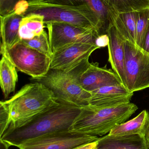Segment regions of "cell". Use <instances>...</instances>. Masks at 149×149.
Returning <instances> with one entry per match:
<instances>
[{"mask_svg":"<svg viewBox=\"0 0 149 149\" xmlns=\"http://www.w3.org/2000/svg\"><path fill=\"white\" fill-rule=\"evenodd\" d=\"M81 107L58 100L50 107L17 127L9 126L0 139L18 147L27 141L57 131L70 130Z\"/></svg>","mask_w":149,"mask_h":149,"instance_id":"obj_1","label":"cell"},{"mask_svg":"<svg viewBox=\"0 0 149 149\" xmlns=\"http://www.w3.org/2000/svg\"><path fill=\"white\" fill-rule=\"evenodd\" d=\"M137 109L138 107L131 102L111 107L83 106L70 131L103 136L116 125L125 122Z\"/></svg>","mask_w":149,"mask_h":149,"instance_id":"obj_2","label":"cell"},{"mask_svg":"<svg viewBox=\"0 0 149 149\" xmlns=\"http://www.w3.org/2000/svg\"><path fill=\"white\" fill-rule=\"evenodd\" d=\"M24 17L32 14L43 16L45 24L64 22L94 32L99 36L106 34L97 16L87 6L71 7L47 2L45 0H29Z\"/></svg>","mask_w":149,"mask_h":149,"instance_id":"obj_3","label":"cell"},{"mask_svg":"<svg viewBox=\"0 0 149 149\" xmlns=\"http://www.w3.org/2000/svg\"><path fill=\"white\" fill-rule=\"evenodd\" d=\"M51 90L37 81L23 86L9 100L4 101L9 110L11 123L17 127L50 107L57 100Z\"/></svg>","mask_w":149,"mask_h":149,"instance_id":"obj_4","label":"cell"},{"mask_svg":"<svg viewBox=\"0 0 149 149\" xmlns=\"http://www.w3.org/2000/svg\"><path fill=\"white\" fill-rule=\"evenodd\" d=\"M89 58L66 70L50 69L43 77L31 79L43 84L51 90L58 100L82 107L89 104L91 93L80 86L79 78L90 65Z\"/></svg>","mask_w":149,"mask_h":149,"instance_id":"obj_5","label":"cell"},{"mask_svg":"<svg viewBox=\"0 0 149 149\" xmlns=\"http://www.w3.org/2000/svg\"><path fill=\"white\" fill-rule=\"evenodd\" d=\"M125 54L126 87L132 93L149 88V52L125 41Z\"/></svg>","mask_w":149,"mask_h":149,"instance_id":"obj_6","label":"cell"},{"mask_svg":"<svg viewBox=\"0 0 149 149\" xmlns=\"http://www.w3.org/2000/svg\"><path fill=\"white\" fill-rule=\"evenodd\" d=\"M6 52L17 69L29 75L31 79L43 77L50 69L51 58L21 42Z\"/></svg>","mask_w":149,"mask_h":149,"instance_id":"obj_7","label":"cell"},{"mask_svg":"<svg viewBox=\"0 0 149 149\" xmlns=\"http://www.w3.org/2000/svg\"><path fill=\"white\" fill-rule=\"evenodd\" d=\"M97 136L70 130L57 131L29 140L19 149H74L96 141Z\"/></svg>","mask_w":149,"mask_h":149,"instance_id":"obj_8","label":"cell"},{"mask_svg":"<svg viewBox=\"0 0 149 149\" xmlns=\"http://www.w3.org/2000/svg\"><path fill=\"white\" fill-rule=\"evenodd\" d=\"M45 24L52 55L59 50L74 44L95 43L98 36L93 31L66 23L50 22Z\"/></svg>","mask_w":149,"mask_h":149,"instance_id":"obj_9","label":"cell"},{"mask_svg":"<svg viewBox=\"0 0 149 149\" xmlns=\"http://www.w3.org/2000/svg\"><path fill=\"white\" fill-rule=\"evenodd\" d=\"M99 49L95 43H78L68 45L52 54L50 69L69 70L89 58L92 53Z\"/></svg>","mask_w":149,"mask_h":149,"instance_id":"obj_10","label":"cell"},{"mask_svg":"<svg viewBox=\"0 0 149 149\" xmlns=\"http://www.w3.org/2000/svg\"><path fill=\"white\" fill-rule=\"evenodd\" d=\"M79 82L81 87L90 93L102 87L123 85L113 71L108 69L106 65L100 67L97 63H90L80 75Z\"/></svg>","mask_w":149,"mask_h":149,"instance_id":"obj_11","label":"cell"},{"mask_svg":"<svg viewBox=\"0 0 149 149\" xmlns=\"http://www.w3.org/2000/svg\"><path fill=\"white\" fill-rule=\"evenodd\" d=\"M90 93L88 105L98 107H111L129 103L134 95L123 85L102 87Z\"/></svg>","mask_w":149,"mask_h":149,"instance_id":"obj_12","label":"cell"},{"mask_svg":"<svg viewBox=\"0 0 149 149\" xmlns=\"http://www.w3.org/2000/svg\"><path fill=\"white\" fill-rule=\"evenodd\" d=\"M109 37L108 45V61L113 71L119 76L126 87L124 63L125 40L120 36L113 25L110 24L106 31Z\"/></svg>","mask_w":149,"mask_h":149,"instance_id":"obj_13","label":"cell"},{"mask_svg":"<svg viewBox=\"0 0 149 149\" xmlns=\"http://www.w3.org/2000/svg\"><path fill=\"white\" fill-rule=\"evenodd\" d=\"M23 16L15 10L1 17V52H6L20 43L19 26Z\"/></svg>","mask_w":149,"mask_h":149,"instance_id":"obj_14","label":"cell"},{"mask_svg":"<svg viewBox=\"0 0 149 149\" xmlns=\"http://www.w3.org/2000/svg\"><path fill=\"white\" fill-rule=\"evenodd\" d=\"M95 149H149L143 136L138 134L104 136L97 141Z\"/></svg>","mask_w":149,"mask_h":149,"instance_id":"obj_15","label":"cell"},{"mask_svg":"<svg viewBox=\"0 0 149 149\" xmlns=\"http://www.w3.org/2000/svg\"><path fill=\"white\" fill-rule=\"evenodd\" d=\"M47 2L71 7L87 6L97 16L106 33L115 11L109 8L102 0H45Z\"/></svg>","mask_w":149,"mask_h":149,"instance_id":"obj_16","label":"cell"},{"mask_svg":"<svg viewBox=\"0 0 149 149\" xmlns=\"http://www.w3.org/2000/svg\"><path fill=\"white\" fill-rule=\"evenodd\" d=\"M137 12L118 13L113 15L112 24L125 40L136 45V30Z\"/></svg>","mask_w":149,"mask_h":149,"instance_id":"obj_17","label":"cell"},{"mask_svg":"<svg viewBox=\"0 0 149 149\" xmlns=\"http://www.w3.org/2000/svg\"><path fill=\"white\" fill-rule=\"evenodd\" d=\"M0 84L4 98H8L10 93L15 92L18 81L17 68L10 61L6 52H1Z\"/></svg>","mask_w":149,"mask_h":149,"instance_id":"obj_18","label":"cell"},{"mask_svg":"<svg viewBox=\"0 0 149 149\" xmlns=\"http://www.w3.org/2000/svg\"><path fill=\"white\" fill-rule=\"evenodd\" d=\"M149 117L148 112L143 110L134 119L115 126L108 134L125 135L138 134L143 136L145 123Z\"/></svg>","mask_w":149,"mask_h":149,"instance_id":"obj_19","label":"cell"},{"mask_svg":"<svg viewBox=\"0 0 149 149\" xmlns=\"http://www.w3.org/2000/svg\"><path fill=\"white\" fill-rule=\"evenodd\" d=\"M44 21L43 16L32 14L24 17L19 26V36L22 39H30L43 32Z\"/></svg>","mask_w":149,"mask_h":149,"instance_id":"obj_20","label":"cell"},{"mask_svg":"<svg viewBox=\"0 0 149 149\" xmlns=\"http://www.w3.org/2000/svg\"><path fill=\"white\" fill-rule=\"evenodd\" d=\"M116 13L138 12L149 8V0H102Z\"/></svg>","mask_w":149,"mask_h":149,"instance_id":"obj_21","label":"cell"},{"mask_svg":"<svg viewBox=\"0 0 149 149\" xmlns=\"http://www.w3.org/2000/svg\"><path fill=\"white\" fill-rule=\"evenodd\" d=\"M149 27V8L137 12L136 30V45L143 49Z\"/></svg>","mask_w":149,"mask_h":149,"instance_id":"obj_22","label":"cell"},{"mask_svg":"<svg viewBox=\"0 0 149 149\" xmlns=\"http://www.w3.org/2000/svg\"><path fill=\"white\" fill-rule=\"evenodd\" d=\"M21 42L51 58L52 53L49 36L45 31H44L41 35L36 36L31 39H22Z\"/></svg>","mask_w":149,"mask_h":149,"instance_id":"obj_23","label":"cell"},{"mask_svg":"<svg viewBox=\"0 0 149 149\" xmlns=\"http://www.w3.org/2000/svg\"><path fill=\"white\" fill-rule=\"evenodd\" d=\"M11 123L10 113L7 104L4 101L0 102V137Z\"/></svg>","mask_w":149,"mask_h":149,"instance_id":"obj_24","label":"cell"},{"mask_svg":"<svg viewBox=\"0 0 149 149\" xmlns=\"http://www.w3.org/2000/svg\"><path fill=\"white\" fill-rule=\"evenodd\" d=\"M23 0H0V16H4L14 11L16 5Z\"/></svg>","mask_w":149,"mask_h":149,"instance_id":"obj_25","label":"cell"},{"mask_svg":"<svg viewBox=\"0 0 149 149\" xmlns=\"http://www.w3.org/2000/svg\"><path fill=\"white\" fill-rule=\"evenodd\" d=\"M109 39L107 34H101L96 38L94 41L95 44L99 48L106 47L108 45Z\"/></svg>","mask_w":149,"mask_h":149,"instance_id":"obj_26","label":"cell"},{"mask_svg":"<svg viewBox=\"0 0 149 149\" xmlns=\"http://www.w3.org/2000/svg\"><path fill=\"white\" fill-rule=\"evenodd\" d=\"M143 137L147 146L149 149V117L148 118L143 131Z\"/></svg>","mask_w":149,"mask_h":149,"instance_id":"obj_27","label":"cell"},{"mask_svg":"<svg viewBox=\"0 0 149 149\" xmlns=\"http://www.w3.org/2000/svg\"><path fill=\"white\" fill-rule=\"evenodd\" d=\"M97 145V142L96 141L74 149H95Z\"/></svg>","mask_w":149,"mask_h":149,"instance_id":"obj_28","label":"cell"},{"mask_svg":"<svg viewBox=\"0 0 149 149\" xmlns=\"http://www.w3.org/2000/svg\"><path fill=\"white\" fill-rule=\"evenodd\" d=\"M143 49L149 53V27L146 38H145V41L143 45Z\"/></svg>","mask_w":149,"mask_h":149,"instance_id":"obj_29","label":"cell"},{"mask_svg":"<svg viewBox=\"0 0 149 149\" xmlns=\"http://www.w3.org/2000/svg\"><path fill=\"white\" fill-rule=\"evenodd\" d=\"M10 146V144L7 142L0 139V149H8Z\"/></svg>","mask_w":149,"mask_h":149,"instance_id":"obj_30","label":"cell"}]
</instances>
